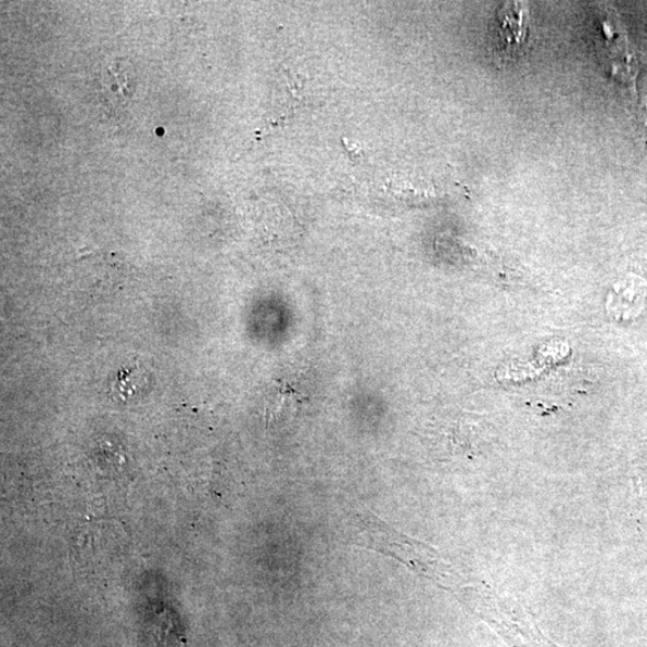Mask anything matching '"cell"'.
Segmentation results:
<instances>
[{
	"label": "cell",
	"mask_w": 647,
	"mask_h": 647,
	"mask_svg": "<svg viewBox=\"0 0 647 647\" xmlns=\"http://www.w3.org/2000/svg\"><path fill=\"white\" fill-rule=\"evenodd\" d=\"M137 88L136 72L126 58L103 63L97 75V97L102 109L119 113L130 106Z\"/></svg>",
	"instance_id": "obj_1"
},
{
	"label": "cell",
	"mask_w": 647,
	"mask_h": 647,
	"mask_svg": "<svg viewBox=\"0 0 647 647\" xmlns=\"http://www.w3.org/2000/svg\"><path fill=\"white\" fill-rule=\"evenodd\" d=\"M500 39L507 54L515 55L528 39V22L524 9L517 4H506L498 13Z\"/></svg>",
	"instance_id": "obj_2"
}]
</instances>
